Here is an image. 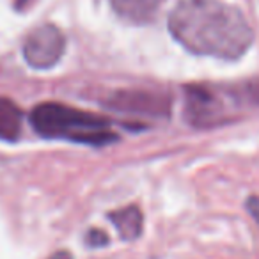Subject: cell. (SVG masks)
Returning a JSON list of instances; mask_svg holds the SVG:
<instances>
[{"label": "cell", "instance_id": "6da1fadb", "mask_svg": "<svg viewBox=\"0 0 259 259\" xmlns=\"http://www.w3.org/2000/svg\"><path fill=\"white\" fill-rule=\"evenodd\" d=\"M169 30L188 52L222 61H238L254 43L245 15L222 0H181L169 16Z\"/></svg>", "mask_w": 259, "mask_h": 259}, {"label": "cell", "instance_id": "7a4b0ae2", "mask_svg": "<svg viewBox=\"0 0 259 259\" xmlns=\"http://www.w3.org/2000/svg\"><path fill=\"white\" fill-rule=\"evenodd\" d=\"M30 122L37 134L47 139H64L91 146H103L115 139L107 119L61 103L37 105L30 114Z\"/></svg>", "mask_w": 259, "mask_h": 259}, {"label": "cell", "instance_id": "3957f363", "mask_svg": "<svg viewBox=\"0 0 259 259\" xmlns=\"http://www.w3.org/2000/svg\"><path fill=\"white\" fill-rule=\"evenodd\" d=\"M66 50V37L55 25H41L27 36L23 43V57L36 69L54 68Z\"/></svg>", "mask_w": 259, "mask_h": 259}, {"label": "cell", "instance_id": "277c9868", "mask_svg": "<svg viewBox=\"0 0 259 259\" xmlns=\"http://www.w3.org/2000/svg\"><path fill=\"white\" fill-rule=\"evenodd\" d=\"M187 93V119L194 126L206 128L226 121V107L224 100L215 89L206 85H190L185 89Z\"/></svg>", "mask_w": 259, "mask_h": 259}, {"label": "cell", "instance_id": "5b68a950", "mask_svg": "<svg viewBox=\"0 0 259 259\" xmlns=\"http://www.w3.org/2000/svg\"><path fill=\"white\" fill-rule=\"evenodd\" d=\"M110 222L114 224L119 236L126 241L137 240L142 234V226H144V217L139 206H126V208L115 209L108 215Z\"/></svg>", "mask_w": 259, "mask_h": 259}, {"label": "cell", "instance_id": "8992f818", "mask_svg": "<svg viewBox=\"0 0 259 259\" xmlns=\"http://www.w3.org/2000/svg\"><path fill=\"white\" fill-rule=\"evenodd\" d=\"M110 4L121 18L134 23H144L156 15L163 0H110Z\"/></svg>", "mask_w": 259, "mask_h": 259}, {"label": "cell", "instance_id": "52a82bcc", "mask_svg": "<svg viewBox=\"0 0 259 259\" xmlns=\"http://www.w3.org/2000/svg\"><path fill=\"white\" fill-rule=\"evenodd\" d=\"M23 126L22 110L8 98L0 96V139L13 142L20 137Z\"/></svg>", "mask_w": 259, "mask_h": 259}, {"label": "cell", "instance_id": "ba28073f", "mask_svg": "<svg viewBox=\"0 0 259 259\" xmlns=\"http://www.w3.org/2000/svg\"><path fill=\"white\" fill-rule=\"evenodd\" d=\"M117 107L124 110H141L144 114H165L167 112L165 100L142 93H122V96L117 98Z\"/></svg>", "mask_w": 259, "mask_h": 259}, {"label": "cell", "instance_id": "9c48e42d", "mask_svg": "<svg viewBox=\"0 0 259 259\" xmlns=\"http://www.w3.org/2000/svg\"><path fill=\"white\" fill-rule=\"evenodd\" d=\"M85 241H87V245H89V247L96 248V247H105V245H108L110 238H108L107 233H103V231L91 229L89 233H87V236H85Z\"/></svg>", "mask_w": 259, "mask_h": 259}, {"label": "cell", "instance_id": "30bf717a", "mask_svg": "<svg viewBox=\"0 0 259 259\" xmlns=\"http://www.w3.org/2000/svg\"><path fill=\"white\" fill-rule=\"evenodd\" d=\"M245 94H247L248 101L259 105V78L248 80L247 85H245Z\"/></svg>", "mask_w": 259, "mask_h": 259}, {"label": "cell", "instance_id": "8fae6325", "mask_svg": "<svg viewBox=\"0 0 259 259\" xmlns=\"http://www.w3.org/2000/svg\"><path fill=\"white\" fill-rule=\"evenodd\" d=\"M48 259H73V255H71V252H68V250H57Z\"/></svg>", "mask_w": 259, "mask_h": 259}]
</instances>
